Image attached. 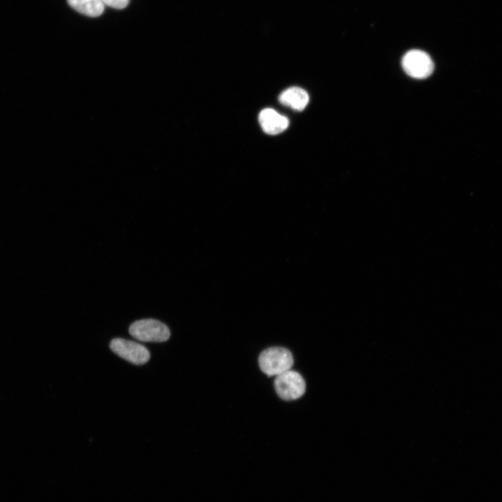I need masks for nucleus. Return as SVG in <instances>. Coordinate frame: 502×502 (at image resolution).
I'll return each mask as SVG.
<instances>
[{
    "instance_id": "7ed1b4c3",
    "label": "nucleus",
    "mask_w": 502,
    "mask_h": 502,
    "mask_svg": "<svg viewBox=\"0 0 502 502\" xmlns=\"http://www.w3.org/2000/svg\"><path fill=\"white\" fill-rule=\"evenodd\" d=\"M274 386L277 394L285 400H294L303 396L307 389L303 376L291 370L276 376Z\"/></svg>"
},
{
    "instance_id": "20e7f679",
    "label": "nucleus",
    "mask_w": 502,
    "mask_h": 502,
    "mask_svg": "<svg viewBox=\"0 0 502 502\" xmlns=\"http://www.w3.org/2000/svg\"><path fill=\"white\" fill-rule=\"evenodd\" d=\"M405 72L417 79L427 78L434 72L435 65L428 54L420 50H412L402 61Z\"/></svg>"
},
{
    "instance_id": "39448f33",
    "label": "nucleus",
    "mask_w": 502,
    "mask_h": 502,
    "mask_svg": "<svg viewBox=\"0 0 502 502\" xmlns=\"http://www.w3.org/2000/svg\"><path fill=\"white\" fill-rule=\"evenodd\" d=\"M110 347L121 358L137 366L144 365L150 360L149 350L144 345L131 340L116 338L111 342Z\"/></svg>"
},
{
    "instance_id": "0eeeda50",
    "label": "nucleus",
    "mask_w": 502,
    "mask_h": 502,
    "mask_svg": "<svg viewBox=\"0 0 502 502\" xmlns=\"http://www.w3.org/2000/svg\"><path fill=\"white\" fill-rule=\"evenodd\" d=\"M279 102L283 106L297 111H303L309 102V96L303 89L294 87L284 91L279 96Z\"/></svg>"
},
{
    "instance_id": "1a4fd4ad",
    "label": "nucleus",
    "mask_w": 502,
    "mask_h": 502,
    "mask_svg": "<svg viewBox=\"0 0 502 502\" xmlns=\"http://www.w3.org/2000/svg\"><path fill=\"white\" fill-rule=\"evenodd\" d=\"M102 1L107 6L117 10H123L129 3V0H102Z\"/></svg>"
},
{
    "instance_id": "f257e3e1",
    "label": "nucleus",
    "mask_w": 502,
    "mask_h": 502,
    "mask_svg": "<svg viewBox=\"0 0 502 502\" xmlns=\"http://www.w3.org/2000/svg\"><path fill=\"white\" fill-rule=\"evenodd\" d=\"M261 371L268 376H278L292 367L294 359L290 351L283 347L267 349L259 360Z\"/></svg>"
},
{
    "instance_id": "6e6552de",
    "label": "nucleus",
    "mask_w": 502,
    "mask_h": 502,
    "mask_svg": "<svg viewBox=\"0 0 502 502\" xmlns=\"http://www.w3.org/2000/svg\"><path fill=\"white\" fill-rule=\"evenodd\" d=\"M67 2L78 12L93 18L102 15L105 9L102 0H67Z\"/></svg>"
},
{
    "instance_id": "f03ea898",
    "label": "nucleus",
    "mask_w": 502,
    "mask_h": 502,
    "mask_svg": "<svg viewBox=\"0 0 502 502\" xmlns=\"http://www.w3.org/2000/svg\"><path fill=\"white\" fill-rule=\"evenodd\" d=\"M130 334L142 342H162L171 337L169 328L162 322L154 319L140 320L129 327Z\"/></svg>"
},
{
    "instance_id": "423d86ee",
    "label": "nucleus",
    "mask_w": 502,
    "mask_h": 502,
    "mask_svg": "<svg viewBox=\"0 0 502 502\" xmlns=\"http://www.w3.org/2000/svg\"><path fill=\"white\" fill-rule=\"evenodd\" d=\"M259 122L263 131L269 135H277L285 131L289 127V120L276 111L267 109L259 115Z\"/></svg>"
}]
</instances>
